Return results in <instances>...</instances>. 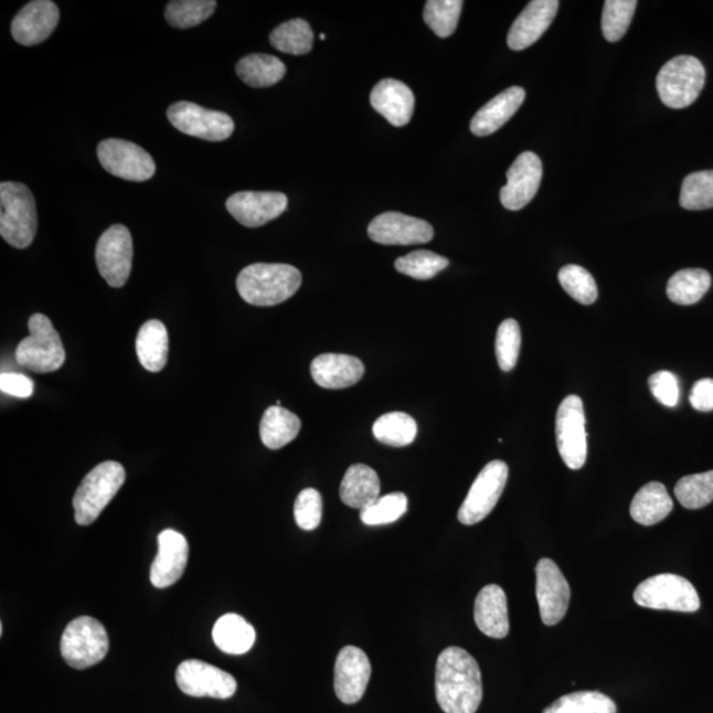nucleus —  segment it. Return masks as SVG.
I'll list each match as a JSON object with an SVG mask.
<instances>
[{
	"instance_id": "obj_2",
	"label": "nucleus",
	"mask_w": 713,
	"mask_h": 713,
	"mask_svg": "<svg viewBox=\"0 0 713 713\" xmlns=\"http://www.w3.org/2000/svg\"><path fill=\"white\" fill-rule=\"evenodd\" d=\"M301 280L300 272L291 265L254 264L240 273L237 289L248 305L273 307L292 298Z\"/></svg>"
},
{
	"instance_id": "obj_34",
	"label": "nucleus",
	"mask_w": 713,
	"mask_h": 713,
	"mask_svg": "<svg viewBox=\"0 0 713 713\" xmlns=\"http://www.w3.org/2000/svg\"><path fill=\"white\" fill-rule=\"evenodd\" d=\"M270 43L287 55H307L312 51L313 31L305 19L288 20L272 32Z\"/></svg>"
},
{
	"instance_id": "obj_44",
	"label": "nucleus",
	"mask_w": 713,
	"mask_h": 713,
	"mask_svg": "<svg viewBox=\"0 0 713 713\" xmlns=\"http://www.w3.org/2000/svg\"><path fill=\"white\" fill-rule=\"evenodd\" d=\"M557 278H560L564 291L581 305L590 306L597 300L596 281L585 268L576 265L564 266Z\"/></svg>"
},
{
	"instance_id": "obj_36",
	"label": "nucleus",
	"mask_w": 713,
	"mask_h": 713,
	"mask_svg": "<svg viewBox=\"0 0 713 713\" xmlns=\"http://www.w3.org/2000/svg\"><path fill=\"white\" fill-rule=\"evenodd\" d=\"M543 713H617V707L602 692L577 691L557 699Z\"/></svg>"
},
{
	"instance_id": "obj_21",
	"label": "nucleus",
	"mask_w": 713,
	"mask_h": 713,
	"mask_svg": "<svg viewBox=\"0 0 713 713\" xmlns=\"http://www.w3.org/2000/svg\"><path fill=\"white\" fill-rule=\"evenodd\" d=\"M158 544L159 551L151 566L150 581L153 587L163 589L171 587L183 576L190 547L187 538L171 529L161 531Z\"/></svg>"
},
{
	"instance_id": "obj_17",
	"label": "nucleus",
	"mask_w": 713,
	"mask_h": 713,
	"mask_svg": "<svg viewBox=\"0 0 713 713\" xmlns=\"http://www.w3.org/2000/svg\"><path fill=\"white\" fill-rule=\"evenodd\" d=\"M543 167L534 152H523L507 173L508 183L500 193L501 203L509 211H521L540 190Z\"/></svg>"
},
{
	"instance_id": "obj_32",
	"label": "nucleus",
	"mask_w": 713,
	"mask_h": 713,
	"mask_svg": "<svg viewBox=\"0 0 713 713\" xmlns=\"http://www.w3.org/2000/svg\"><path fill=\"white\" fill-rule=\"evenodd\" d=\"M286 65L281 60L265 55V53L245 56L235 66L238 77L246 85L257 87V89L278 84L286 76Z\"/></svg>"
},
{
	"instance_id": "obj_47",
	"label": "nucleus",
	"mask_w": 713,
	"mask_h": 713,
	"mask_svg": "<svg viewBox=\"0 0 713 713\" xmlns=\"http://www.w3.org/2000/svg\"><path fill=\"white\" fill-rule=\"evenodd\" d=\"M650 392L655 398L666 407H675L679 402V383L674 374L658 372L649 380Z\"/></svg>"
},
{
	"instance_id": "obj_30",
	"label": "nucleus",
	"mask_w": 713,
	"mask_h": 713,
	"mask_svg": "<svg viewBox=\"0 0 713 713\" xmlns=\"http://www.w3.org/2000/svg\"><path fill=\"white\" fill-rule=\"evenodd\" d=\"M137 354L148 372H160L168 360V332L163 322L150 320L145 322L137 336Z\"/></svg>"
},
{
	"instance_id": "obj_41",
	"label": "nucleus",
	"mask_w": 713,
	"mask_h": 713,
	"mask_svg": "<svg viewBox=\"0 0 713 713\" xmlns=\"http://www.w3.org/2000/svg\"><path fill=\"white\" fill-rule=\"evenodd\" d=\"M637 6L636 0H607L604 3L602 29L608 42L616 43L625 36Z\"/></svg>"
},
{
	"instance_id": "obj_40",
	"label": "nucleus",
	"mask_w": 713,
	"mask_h": 713,
	"mask_svg": "<svg viewBox=\"0 0 713 713\" xmlns=\"http://www.w3.org/2000/svg\"><path fill=\"white\" fill-rule=\"evenodd\" d=\"M448 266L447 258L428 251L413 252L395 260L396 272L416 280L433 279Z\"/></svg>"
},
{
	"instance_id": "obj_5",
	"label": "nucleus",
	"mask_w": 713,
	"mask_h": 713,
	"mask_svg": "<svg viewBox=\"0 0 713 713\" xmlns=\"http://www.w3.org/2000/svg\"><path fill=\"white\" fill-rule=\"evenodd\" d=\"M29 329V338L17 348V362L33 373L56 372L64 365L66 355L62 338L52 321L42 313H35L31 316Z\"/></svg>"
},
{
	"instance_id": "obj_3",
	"label": "nucleus",
	"mask_w": 713,
	"mask_h": 713,
	"mask_svg": "<svg viewBox=\"0 0 713 713\" xmlns=\"http://www.w3.org/2000/svg\"><path fill=\"white\" fill-rule=\"evenodd\" d=\"M38 232L35 198L29 187L4 181L0 184V234L13 247H29Z\"/></svg>"
},
{
	"instance_id": "obj_27",
	"label": "nucleus",
	"mask_w": 713,
	"mask_h": 713,
	"mask_svg": "<svg viewBox=\"0 0 713 713\" xmlns=\"http://www.w3.org/2000/svg\"><path fill=\"white\" fill-rule=\"evenodd\" d=\"M380 477L365 464H354L347 470L340 487L341 501L349 508L365 509L380 499Z\"/></svg>"
},
{
	"instance_id": "obj_9",
	"label": "nucleus",
	"mask_w": 713,
	"mask_h": 713,
	"mask_svg": "<svg viewBox=\"0 0 713 713\" xmlns=\"http://www.w3.org/2000/svg\"><path fill=\"white\" fill-rule=\"evenodd\" d=\"M556 444L564 464L570 469L577 470L584 467L587 461L588 441L581 396L568 395L557 408Z\"/></svg>"
},
{
	"instance_id": "obj_50",
	"label": "nucleus",
	"mask_w": 713,
	"mask_h": 713,
	"mask_svg": "<svg viewBox=\"0 0 713 713\" xmlns=\"http://www.w3.org/2000/svg\"><path fill=\"white\" fill-rule=\"evenodd\" d=\"M320 39H321V40H326V39H327V36L324 35V33H321Z\"/></svg>"
},
{
	"instance_id": "obj_26",
	"label": "nucleus",
	"mask_w": 713,
	"mask_h": 713,
	"mask_svg": "<svg viewBox=\"0 0 713 713\" xmlns=\"http://www.w3.org/2000/svg\"><path fill=\"white\" fill-rule=\"evenodd\" d=\"M475 621L488 637L504 638L509 635L508 600L500 585L490 584L480 590L475 604Z\"/></svg>"
},
{
	"instance_id": "obj_1",
	"label": "nucleus",
	"mask_w": 713,
	"mask_h": 713,
	"mask_svg": "<svg viewBox=\"0 0 713 713\" xmlns=\"http://www.w3.org/2000/svg\"><path fill=\"white\" fill-rule=\"evenodd\" d=\"M436 701L446 713H476L482 702L479 663L468 651L450 646L436 662Z\"/></svg>"
},
{
	"instance_id": "obj_10",
	"label": "nucleus",
	"mask_w": 713,
	"mask_h": 713,
	"mask_svg": "<svg viewBox=\"0 0 713 713\" xmlns=\"http://www.w3.org/2000/svg\"><path fill=\"white\" fill-rule=\"evenodd\" d=\"M509 477L507 462L494 460L487 464L470 488L459 510V521L466 526L479 523L492 513L501 499Z\"/></svg>"
},
{
	"instance_id": "obj_42",
	"label": "nucleus",
	"mask_w": 713,
	"mask_h": 713,
	"mask_svg": "<svg viewBox=\"0 0 713 713\" xmlns=\"http://www.w3.org/2000/svg\"><path fill=\"white\" fill-rule=\"evenodd\" d=\"M679 203L688 211H704L713 207V171L689 174L683 180Z\"/></svg>"
},
{
	"instance_id": "obj_13",
	"label": "nucleus",
	"mask_w": 713,
	"mask_h": 713,
	"mask_svg": "<svg viewBox=\"0 0 713 713\" xmlns=\"http://www.w3.org/2000/svg\"><path fill=\"white\" fill-rule=\"evenodd\" d=\"M132 238L129 228L113 225L100 235L96 248L98 273L107 285L120 288L129 280L132 267Z\"/></svg>"
},
{
	"instance_id": "obj_37",
	"label": "nucleus",
	"mask_w": 713,
	"mask_h": 713,
	"mask_svg": "<svg viewBox=\"0 0 713 713\" xmlns=\"http://www.w3.org/2000/svg\"><path fill=\"white\" fill-rule=\"evenodd\" d=\"M214 0H172L166 9V19L174 29H192L213 15Z\"/></svg>"
},
{
	"instance_id": "obj_22",
	"label": "nucleus",
	"mask_w": 713,
	"mask_h": 713,
	"mask_svg": "<svg viewBox=\"0 0 713 713\" xmlns=\"http://www.w3.org/2000/svg\"><path fill=\"white\" fill-rule=\"evenodd\" d=\"M560 10L557 0H533L515 19L509 31L510 50L523 51L535 44L553 23Z\"/></svg>"
},
{
	"instance_id": "obj_45",
	"label": "nucleus",
	"mask_w": 713,
	"mask_h": 713,
	"mask_svg": "<svg viewBox=\"0 0 713 713\" xmlns=\"http://www.w3.org/2000/svg\"><path fill=\"white\" fill-rule=\"evenodd\" d=\"M521 328L513 319L501 322L496 338V355L503 372L513 370L521 351Z\"/></svg>"
},
{
	"instance_id": "obj_24",
	"label": "nucleus",
	"mask_w": 713,
	"mask_h": 713,
	"mask_svg": "<svg viewBox=\"0 0 713 713\" xmlns=\"http://www.w3.org/2000/svg\"><path fill=\"white\" fill-rule=\"evenodd\" d=\"M311 374L320 387L340 390L360 382L365 374V366L356 356L327 353L316 356L312 361Z\"/></svg>"
},
{
	"instance_id": "obj_12",
	"label": "nucleus",
	"mask_w": 713,
	"mask_h": 713,
	"mask_svg": "<svg viewBox=\"0 0 713 713\" xmlns=\"http://www.w3.org/2000/svg\"><path fill=\"white\" fill-rule=\"evenodd\" d=\"M100 166L107 172L124 180H150L157 172V164L150 153L136 143L123 139H106L97 148Z\"/></svg>"
},
{
	"instance_id": "obj_11",
	"label": "nucleus",
	"mask_w": 713,
	"mask_h": 713,
	"mask_svg": "<svg viewBox=\"0 0 713 713\" xmlns=\"http://www.w3.org/2000/svg\"><path fill=\"white\" fill-rule=\"evenodd\" d=\"M167 117L174 129L207 142H222L231 138L234 131L233 119L227 114L205 109L187 100L171 105Z\"/></svg>"
},
{
	"instance_id": "obj_46",
	"label": "nucleus",
	"mask_w": 713,
	"mask_h": 713,
	"mask_svg": "<svg viewBox=\"0 0 713 713\" xmlns=\"http://www.w3.org/2000/svg\"><path fill=\"white\" fill-rule=\"evenodd\" d=\"M295 521L306 531L319 528L322 518V499L318 490L308 488L299 493L294 508Z\"/></svg>"
},
{
	"instance_id": "obj_25",
	"label": "nucleus",
	"mask_w": 713,
	"mask_h": 713,
	"mask_svg": "<svg viewBox=\"0 0 713 713\" xmlns=\"http://www.w3.org/2000/svg\"><path fill=\"white\" fill-rule=\"evenodd\" d=\"M524 98H526V92L520 86L503 91L476 113L472 123H470V131L477 137L492 136L513 118Z\"/></svg>"
},
{
	"instance_id": "obj_29",
	"label": "nucleus",
	"mask_w": 713,
	"mask_h": 713,
	"mask_svg": "<svg viewBox=\"0 0 713 713\" xmlns=\"http://www.w3.org/2000/svg\"><path fill=\"white\" fill-rule=\"evenodd\" d=\"M213 641L226 655L241 656L251 650L255 642V630L244 617L235 614L222 616L213 628Z\"/></svg>"
},
{
	"instance_id": "obj_15",
	"label": "nucleus",
	"mask_w": 713,
	"mask_h": 713,
	"mask_svg": "<svg viewBox=\"0 0 713 713\" xmlns=\"http://www.w3.org/2000/svg\"><path fill=\"white\" fill-rule=\"evenodd\" d=\"M536 598L541 618L547 627H554L566 616L571 589L567 578L554 561L543 557L536 564Z\"/></svg>"
},
{
	"instance_id": "obj_33",
	"label": "nucleus",
	"mask_w": 713,
	"mask_h": 713,
	"mask_svg": "<svg viewBox=\"0 0 713 713\" xmlns=\"http://www.w3.org/2000/svg\"><path fill=\"white\" fill-rule=\"evenodd\" d=\"M711 281V275L702 268L678 272L669 280V299L681 306L695 305L709 292Z\"/></svg>"
},
{
	"instance_id": "obj_31",
	"label": "nucleus",
	"mask_w": 713,
	"mask_h": 713,
	"mask_svg": "<svg viewBox=\"0 0 713 713\" xmlns=\"http://www.w3.org/2000/svg\"><path fill=\"white\" fill-rule=\"evenodd\" d=\"M301 422L298 415L280 406L268 407L260 421V439L267 448L279 449L299 435Z\"/></svg>"
},
{
	"instance_id": "obj_14",
	"label": "nucleus",
	"mask_w": 713,
	"mask_h": 713,
	"mask_svg": "<svg viewBox=\"0 0 713 713\" xmlns=\"http://www.w3.org/2000/svg\"><path fill=\"white\" fill-rule=\"evenodd\" d=\"M177 683L185 695L193 698L228 699L237 691V681L215 666L190 659L179 664Z\"/></svg>"
},
{
	"instance_id": "obj_49",
	"label": "nucleus",
	"mask_w": 713,
	"mask_h": 713,
	"mask_svg": "<svg viewBox=\"0 0 713 713\" xmlns=\"http://www.w3.org/2000/svg\"><path fill=\"white\" fill-rule=\"evenodd\" d=\"M691 406L698 412H712L713 409V380L698 381L690 395Z\"/></svg>"
},
{
	"instance_id": "obj_28",
	"label": "nucleus",
	"mask_w": 713,
	"mask_h": 713,
	"mask_svg": "<svg viewBox=\"0 0 713 713\" xmlns=\"http://www.w3.org/2000/svg\"><path fill=\"white\" fill-rule=\"evenodd\" d=\"M674 502L669 496L668 489L661 482L646 483L635 496L630 504V515L637 523L643 526H652L669 517Z\"/></svg>"
},
{
	"instance_id": "obj_38",
	"label": "nucleus",
	"mask_w": 713,
	"mask_h": 713,
	"mask_svg": "<svg viewBox=\"0 0 713 713\" xmlns=\"http://www.w3.org/2000/svg\"><path fill=\"white\" fill-rule=\"evenodd\" d=\"M675 496L685 509L707 507L713 501V470L683 477L677 483Z\"/></svg>"
},
{
	"instance_id": "obj_7",
	"label": "nucleus",
	"mask_w": 713,
	"mask_h": 713,
	"mask_svg": "<svg viewBox=\"0 0 713 713\" xmlns=\"http://www.w3.org/2000/svg\"><path fill=\"white\" fill-rule=\"evenodd\" d=\"M635 602L643 608L682 614H694L701 608V597L694 585L674 574L646 578L635 590Z\"/></svg>"
},
{
	"instance_id": "obj_39",
	"label": "nucleus",
	"mask_w": 713,
	"mask_h": 713,
	"mask_svg": "<svg viewBox=\"0 0 713 713\" xmlns=\"http://www.w3.org/2000/svg\"><path fill=\"white\" fill-rule=\"evenodd\" d=\"M462 6L461 0H428L423 18L437 36L449 38L457 29Z\"/></svg>"
},
{
	"instance_id": "obj_4",
	"label": "nucleus",
	"mask_w": 713,
	"mask_h": 713,
	"mask_svg": "<svg viewBox=\"0 0 713 713\" xmlns=\"http://www.w3.org/2000/svg\"><path fill=\"white\" fill-rule=\"evenodd\" d=\"M125 468L117 461H105L85 476L73 499L74 518L79 526H89L124 487Z\"/></svg>"
},
{
	"instance_id": "obj_18",
	"label": "nucleus",
	"mask_w": 713,
	"mask_h": 713,
	"mask_svg": "<svg viewBox=\"0 0 713 713\" xmlns=\"http://www.w3.org/2000/svg\"><path fill=\"white\" fill-rule=\"evenodd\" d=\"M372 666L365 651L355 646H345L334 664V691L342 703L360 702L368 689Z\"/></svg>"
},
{
	"instance_id": "obj_43",
	"label": "nucleus",
	"mask_w": 713,
	"mask_h": 713,
	"mask_svg": "<svg viewBox=\"0 0 713 713\" xmlns=\"http://www.w3.org/2000/svg\"><path fill=\"white\" fill-rule=\"evenodd\" d=\"M407 509V497L403 493H392L380 497L370 507L362 509L360 518L368 526H382L398 521L406 514Z\"/></svg>"
},
{
	"instance_id": "obj_23",
	"label": "nucleus",
	"mask_w": 713,
	"mask_h": 713,
	"mask_svg": "<svg viewBox=\"0 0 713 713\" xmlns=\"http://www.w3.org/2000/svg\"><path fill=\"white\" fill-rule=\"evenodd\" d=\"M370 104L387 123L402 127L413 118L415 97L406 84L398 79L386 78L376 84L370 93Z\"/></svg>"
},
{
	"instance_id": "obj_6",
	"label": "nucleus",
	"mask_w": 713,
	"mask_h": 713,
	"mask_svg": "<svg viewBox=\"0 0 713 713\" xmlns=\"http://www.w3.org/2000/svg\"><path fill=\"white\" fill-rule=\"evenodd\" d=\"M704 84V66L692 56L671 58L657 77L659 98L671 109H684L694 104Z\"/></svg>"
},
{
	"instance_id": "obj_20",
	"label": "nucleus",
	"mask_w": 713,
	"mask_h": 713,
	"mask_svg": "<svg viewBox=\"0 0 713 713\" xmlns=\"http://www.w3.org/2000/svg\"><path fill=\"white\" fill-rule=\"evenodd\" d=\"M60 22V10L52 0H33L17 13L11 24L12 38L25 46L45 42Z\"/></svg>"
},
{
	"instance_id": "obj_48",
	"label": "nucleus",
	"mask_w": 713,
	"mask_h": 713,
	"mask_svg": "<svg viewBox=\"0 0 713 713\" xmlns=\"http://www.w3.org/2000/svg\"><path fill=\"white\" fill-rule=\"evenodd\" d=\"M0 390L7 395L15 396V398L25 400L30 398L35 390L33 381L20 373H3L0 375Z\"/></svg>"
},
{
	"instance_id": "obj_35",
	"label": "nucleus",
	"mask_w": 713,
	"mask_h": 713,
	"mask_svg": "<svg viewBox=\"0 0 713 713\" xmlns=\"http://www.w3.org/2000/svg\"><path fill=\"white\" fill-rule=\"evenodd\" d=\"M416 434H418V425L413 416L405 413L382 415L373 426L375 439L390 447H407L414 443Z\"/></svg>"
},
{
	"instance_id": "obj_16",
	"label": "nucleus",
	"mask_w": 713,
	"mask_h": 713,
	"mask_svg": "<svg viewBox=\"0 0 713 713\" xmlns=\"http://www.w3.org/2000/svg\"><path fill=\"white\" fill-rule=\"evenodd\" d=\"M368 234L376 244L408 246L433 241L434 228L425 220L409 217L398 212H387L370 222Z\"/></svg>"
},
{
	"instance_id": "obj_19",
	"label": "nucleus",
	"mask_w": 713,
	"mask_h": 713,
	"mask_svg": "<svg viewBox=\"0 0 713 713\" xmlns=\"http://www.w3.org/2000/svg\"><path fill=\"white\" fill-rule=\"evenodd\" d=\"M288 199L280 192H238L226 201V210L241 225L259 227L287 210Z\"/></svg>"
},
{
	"instance_id": "obj_8",
	"label": "nucleus",
	"mask_w": 713,
	"mask_h": 713,
	"mask_svg": "<svg viewBox=\"0 0 713 713\" xmlns=\"http://www.w3.org/2000/svg\"><path fill=\"white\" fill-rule=\"evenodd\" d=\"M60 648L71 668L84 670L103 661L109 651V637L96 618L83 616L65 628Z\"/></svg>"
}]
</instances>
